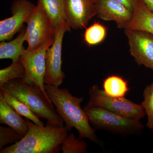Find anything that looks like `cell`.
<instances>
[{"mask_svg": "<svg viewBox=\"0 0 153 153\" xmlns=\"http://www.w3.org/2000/svg\"><path fill=\"white\" fill-rule=\"evenodd\" d=\"M45 89L56 107V112L66 123L68 131L74 128L79 133V139L87 138L99 144V140L89 124L87 114L80 105L84 98L74 96L67 88H59L54 85L45 84Z\"/></svg>", "mask_w": 153, "mask_h": 153, "instance_id": "6da1fadb", "label": "cell"}, {"mask_svg": "<svg viewBox=\"0 0 153 153\" xmlns=\"http://www.w3.org/2000/svg\"><path fill=\"white\" fill-rule=\"evenodd\" d=\"M29 127L21 140L0 150L1 153H58L68 136L66 126L58 127L47 122V126L37 125L25 120Z\"/></svg>", "mask_w": 153, "mask_h": 153, "instance_id": "7a4b0ae2", "label": "cell"}, {"mask_svg": "<svg viewBox=\"0 0 153 153\" xmlns=\"http://www.w3.org/2000/svg\"><path fill=\"white\" fill-rule=\"evenodd\" d=\"M0 90L14 96L39 117L55 126H64V121L55 110L50 99L34 82L24 78L12 79L0 86Z\"/></svg>", "mask_w": 153, "mask_h": 153, "instance_id": "3957f363", "label": "cell"}, {"mask_svg": "<svg viewBox=\"0 0 153 153\" xmlns=\"http://www.w3.org/2000/svg\"><path fill=\"white\" fill-rule=\"evenodd\" d=\"M83 110L89 123L96 129L125 136L141 133L144 128L140 120L124 117L89 102Z\"/></svg>", "mask_w": 153, "mask_h": 153, "instance_id": "277c9868", "label": "cell"}, {"mask_svg": "<svg viewBox=\"0 0 153 153\" xmlns=\"http://www.w3.org/2000/svg\"><path fill=\"white\" fill-rule=\"evenodd\" d=\"M89 103L124 117L140 120L146 112L142 104L134 103L125 97H114L107 94L98 85H93L89 91Z\"/></svg>", "mask_w": 153, "mask_h": 153, "instance_id": "5b68a950", "label": "cell"}, {"mask_svg": "<svg viewBox=\"0 0 153 153\" xmlns=\"http://www.w3.org/2000/svg\"><path fill=\"white\" fill-rule=\"evenodd\" d=\"M27 24L25 39L28 44L27 51H32L54 42L55 33L50 20L39 4L36 6Z\"/></svg>", "mask_w": 153, "mask_h": 153, "instance_id": "8992f818", "label": "cell"}, {"mask_svg": "<svg viewBox=\"0 0 153 153\" xmlns=\"http://www.w3.org/2000/svg\"><path fill=\"white\" fill-rule=\"evenodd\" d=\"M71 27L66 21L62 22L55 34V40L48 48L46 55V73L44 83L59 87L66 77L62 71V49L64 34L71 31Z\"/></svg>", "mask_w": 153, "mask_h": 153, "instance_id": "52a82bcc", "label": "cell"}, {"mask_svg": "<svg viewBox=\"0 0 153 153\" xmlns=\"http://www.w3.org/2000/svg\"><path fill=\"white\" fill-rule=\"evenodd\" d=\"M53 43H48L32 51L26 49L19 60L25 67L26 73L24 79L35 83L47 97L44 84L46 55L47 49Z\"/></svg>", "mask_w": 153, "mask_h": 153, "instance_id": "ba28073f", "label": "cell"}, {"mask_svg": "<svg viewBox=\"0 0 153 153\" xmlns=\"http://www.w3.org/2000/svg\"><path fill=\"white\" fill-rule=\"evenodd\" d=\"M36 6L28 0H15L11 6L12 16L0 21V41H9L22 30L25 23L36 9Z\"/></svg>", "mask_w": 153, "mask_h": 153, "instance_id": "9c48e42d", "label": "cell"}, {"mask_svg": "<svg viewBox=\"0 0 153 153\" xmlns=\"http://www.w3.org/2000/svg\"><path fill=\"white\" fill-rule=\"evenodd\" d=\"M129 51L136 63L153 70V35L141 30L125 29Z\"/></svg>", "mask_w": 153, "mask_h": 153, "instance_id": "30bf717a", "label": "cell"}, {"mask_svg": "<svg viewBox=\"0 0 153 153\" xmlns=\"http://www.w3.org/2000/svg\"><path fill=\"white\" fill-rule=\"evenodd\" d=\"M97 0H64L66 22L75 30L85 28L97 15Z\"/></svg>", "mask_w": 153, "mask_h": 153, "instance_id": "8fae6325", "label": "cell"}, {"mask_svg": "<svg viewBox=\"0 0 153 153\" xmlns=\"http://www.w3.org/2000/svg\"><path fill=\"white\" fill-rule=\"evenodd\" d=\"M97 15L100 19L106 21H114L117 27L129 22L133 13L116 0H97Z\"/></svg>", "mask_w": 153, "mask_h": 153, "instance_id": "7c38bea8", "label": "cell"}, {"mask_svg": "<svg viewBox=\"0 0 153 153\" xmlns=\"http://www.w3.org/2000/svg\"><path fill=\"white\" fill-rule=\"evenodd\" d=\"M120 29L141 30L153 35V12L143 0H138L131 20Z\"/></svg>", "mask_w": 153, "mask_h": 153, "instance_id": "4fadbf2b", "label": "cell"}, {"mask_svg": "<svg viewBox=\"0 0 153 153\" xmlns=\"http://www.w3.org/2000/svg\"><path fill=\"white\" fill-rule=\"evenodd\" d=\"M0 123L6 124L22 134L27 133L29 127L25 120L7 102L0 91Z\"/></svg>", "mask_w": 153, "mask_h": 153, "instance_id": "5bb4252c", "label": "cell"}, {"mask_svg": "<svg viewBox=\"0 0 153 153\" xmlns=\"http://www.w3.org/2000/svg\"><path fill=\"white\" fill-rule=\"evenodd\" d=\"M52 24L56 34L62 22L66 21L64 0H38Z\"/></svg>", "mask_w": 153, "mask_h": 153, "instance_id": "9a60e30c", "label": "cell"}, {"mask_svg": "<svg viewBox=\"0 0 153 153\" xmlns=\"http://www.w3.org/2000/svg\"><path fill=\"white\" fill-rule=\"evenodd\" d=\"M26 28L25 26L16 38L9 42L1 41L0 43V59H10L13 62L19 61V57L25 52L24 47Z\"/></svg>", "mask_w": 153, "mask_h": 153, "instance_id": "2e32d148", "label": "cell"}, {"mask_svg": "<svg viewBox=\"0 0 153 153\" xmlns=\"http://www.w3.org/2000/svg\"><path fill=\"white\" fill-rule=\"evenodd\" d=\"M103 88L107 94L114 97H125L129 91L127 82L116 75H111L105 79Z\"/></svg>", "mask_w": 153, "mask_h": 153, "instance_id": "e0dca14e", "label": "cell"}, {"mask_svg": "<svg viewBox=\"0 0 153 153\" xmlns=\"http://www.w3.org/2000/svg\"><path fill=\"white\" fill-rule=\"evenodd\" d=\"M3 94L7 102L19 114L30 120L34 123L40 126H44L40 117L31 111L25 103L19 100L16 97L7 92L0 90Z\"/></svg>", "mask_w": 153, "mask_h": 153, "instance_id": "ac0fdd59", "label": "cell"}, {"mask_svg": "<svg viewBox=\"0 0 153 153\" xmlns=\"http://www.w3.org/2000/svg\"><path fill=\"white\" fill-rule=\"evenodd\" d=\"M25 73V67L19 60L13 62L10 66L0 70V86L12 79L24 78Z\"/></svg>", "mask_w": 153, "mask_h": 153, "instance_id": "d6986e66", "label": "cell"}, {"mask_svg": "<svg viewBox=\"0 0 153 153\" xmlns=\"http://www.w3.org/2000/svg\"><path fill=\"white\" fill-rule=\"evenodd\" d=\"M106 33V29L103 25L95 22L86 28L84 34V41L89 46L97 45L103 41Z\"/></svg>", "mask_w": 153, "mask_h": 153, "instance_id": "ffe728a7", "label": "cell"}, {"mask_svg": "<svg viewBox=\"0 0 153 153\" xmlns=\"http://www.w3.org/2000/svg\"><path fill=\"white\" fill-rule=\"evenodd\" d=\"M88 145L84 140L76 139L73 133L68 135L62 145L61 150L63 153H87Z\"/></svg>", "mask_w": 153, "mask_h": 153, "instance_id": "44dd1931", "label": "cell"}, {"mask_svg": "<svg viewBox=\"0 0 153 153\" xmlns=\"http://www.w3.org/2000/svg\"><path fill=\"white\" fill-rule=\"evenodd\" d=\"M143 95L144 100L141 104L147 115L146 126L153 132V82L146 87Z\"/></svg>", "mask_w": 153, "mask_h": 153, "instance_id": "7402d4cb", "label": "cell"}, {"mask_svg": "<svg viewBox=\"0 0 153 153\" xmlns=\"http://www.w3.org/2000/svg\"><path fill=\"white\" fill-rule=\"evenodd\" d=\"M24 137L10 127L0 126V150L9 144L18 142Z\"/></svg>", "mask_w": 153, "mask_h": 153, "instance_id": "603a6c76", "label": "cell"}, {"mask_svg": "<svg viewBox=\"0 0 153 153\" xmlns=\"http://www.w3.org/2000/svg\"><path fill=\"white\" fill-rule=\"evenodd\" d=\"M125 6L131 12L133 13L135 10L138 0H116Z\"/></svg>", "mask_w": 153, "mask_h": 153, "instance_id": "cb8c5ba5", "label": "cell"}, {"mask_svg": "<svg viewBox=\"0 0 153 153\" xmlns=\"http://www.w3.org/2000/svg\"><path fill=\"white\" fill-rule=\"evenodd\" d=\"M148 8L153 12V0H143Z\"/></svg>", "mask_w": 153, "mask_h": 153, "instance_id": "d4e9b609", "label": "cell"}, {"mask_svg": "<svg viewBox=\"0 0 153 153\" xmlns=\"http://www.w3.org/2000/svg\"><path fill=\"white\" fill-rule=\"evenodd\" d=\"M152 153H153V150L152 151Z\"/></svg>", "mask_w": 153, "mask_h": 153, "instance_id": "484cf974", "label": "cell"}]
</instances>
